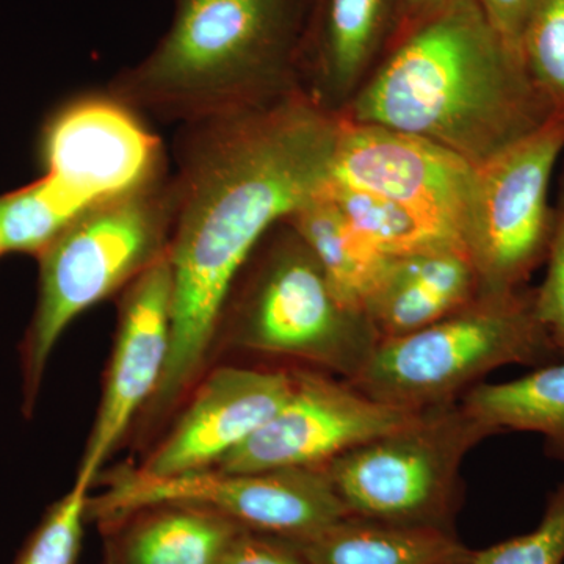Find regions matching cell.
I'll return each instance as SVG.
<instances>
[{"label": "cell", "instance_id": "cell-1", "mask_svg": "<svg viewBox=\"0 0 564 564\" xmlns=\"http://www.w3.org/2000/svg\"><path fill=\"white\" fill-rule=\"evenodd\" d=\"M340 117L306 95L182 126L172 177V348L150 413L195 384L237 278L265 234L332 176Z\"/></svg>", "mask_w": 564, "mask_h": 564}, {"label": "cell", "instance_id": "cell-2", "mask_svg": "<svg viewBox=\"0 0 564 564\" xmlns=\"http://www.w3.org/2000/svg\"><path fill=\"white\" fill-rule=\"evenodd\" d=\"M340 117L413 133L474 166L560 118L478 0H440L406 25Z\"/></svg>", "mask_w": 564, "mask_h": 564}, {"label": "cell", "instance_id": "cell-3", "mask_svg": "<svg viewBox=\"0 0 564 564\" xmlns=\"http://www.w3.org/2000/svg\"><path fill=\"white\" fill-rule=\"evenodd\" d=\"M314 2L174 0L169 31L107 93L139 115L182 126L304 95Z\"/></svg>", "mask_w": 564, "mask_h": 564}, {"label": "cell", "instance_id": "cell-4", "mask_svg": "<svg viewBox=\"0 0 564 564\" xmlns=\"http://www.w3.org/2000/svg\"><path fill=\"white\" fill-rule=\"evenodd\" d=\"M225 328L232 347L296 359L347 381L380 344L367 314L345 302L285 218L237 278L223 313Z\"/></svg>", "mask_w": 564, "mask_h": 564}, {"label": "cell", "instance_id": "cell-5", "mask_svg": "<svg viewBox=\"0 0 564 564\" xmlns=\"http://www.w3.org/2000/svg\"><path fill=\"white\" fill-rule=\"evenodd\" d=\"M172 228V177L165 173L95 204L41 252L39 300L24 340L28 403L35 400L52 351L70 323L162 259Z\"/></svg>", "mask_w": 564, "mask_h": 564}, {"label": "cell", "instance_id": "cell-6", "mask_svg": "<svg viewBox=\"0 0 564 564\" xmlns=\"http://www.w3.org/2000/svg\"><path fill=\"white\" fill-rule=\"evenodd\" d=\"M562 361L534 311V289L478 295L419 332L381 340L348 383L410 411L447 406L508 366Z\"/></svg>", "mask_w": 564, "mask_h": 564}, {"label": "cell", "instance_id": "cell-7", "mask_svg": "<svg viewBox=\"0 0 564 564\" xmlns=\"http://www.w3.org/2000/svg\"><path fill=\"white\" fill-rule=\"evenodd\" d=\"M489 436L491 430L456 402L422 411L325 469L352 518L455 532L464 458Z\"/></svg>", "mask_w": 564, "mask_h": 564}, {"label": "cell", "instance_id": "cell-8", "mask_svg": "<svg viewBox=\"0 0 564 564\" xmlns=\"http://www.w3.org/2000/svg\"><path fill=\"white\" fill-rule=\"evenodd\" d=\"M563 150L564 118H555L475 166L466 251L480 295L521 291L547 261L555 223L549 187Z\"/></svg>", "mask_w": 564, "mask_h": 564}, {"label": "cell", "instance_id": "cell-9", "mask_svg": "<svg viewBox=\"0 0 564 564\" xmlns=\"http://www.w3.org/2000/svg\"><path fill=\"white\" fill-rule=\"evenodd\" d=\"M474 177L473 163L441 144L340 117L332 180L402 204L464 251Z\"/></svg>", "mask_w": 564, "mask_h": 564}, {"label": "cell", "instance_id": "cell-10", "mask_svg": "<svg viewBox=\"0 0 564 564\" xmlns=\"http://www.w3.org/2000/svg\"><path fill=\"white\" fill-rule=\"evenodd\" d=\"M421 413L378 402L347 380L296 372L288 400L273 417L215 467L225 473L325 467Z\"/></svg>", "mask_w": 564, "mask_h": 564}, {"label": "cell", "instance_id": "cell-11", "mask_svg": "<svg viewBox=\"0 0 564 564\" xmlns=\"http://www.w3.org/2000/svg\"><path fill=\"white\" fill-rule=\"evenodd\" d=\"M39 148L44 174L91 206L166 173L161 141L110 93L63 104L44 122Z\"/></svg>", "mask_w": 564, "mask_h": 564}, {"label": "cell", "instance_id": "cell-12", "mask_svg": "<svg viewBox=\"0 0 564 564\" xmlns=\"http://www.w3.org/2000/svg\"><path fill=\"white\" fill-rule=\"evenodd\" d=\"M173 278L169 252L122 291L106 384L76 480L93 486L135 415L158 392L172 348Z\"/></svg>", "mask_w": 564, "mask_h": 564}, {"label": "cell", "instance_id": "cell-13", "mask_svg": "<svg viewBox=\"0 0 564 564\" xmlns=\"http://www.w3.org/2000/svg\"><path fill=\"white\" fill-rule=\"evenodd\" d=\"M292 388L293 373L282 370L218 367L193 393L169 436L135 469L150 477L212 469L273 417Z\"/></svg>", "mask_w": 564, "mask_h": 564}, {"label": "cell", "instance_id": "cell-14", "mask_svg": "<svg viewBox=\"0 0 564 564\" xmlns=\"http://www.w3.org/2000/svg\"><path fill=\"white\" fill-rule=\"evenodd\" d=\"M402 0H315L303 61V91L340 117L402 31Z\"/></svg>", "mask_w": 564, "mask_h": 564}, {"label": "cell", "instance_id": "cell-15", "mask_svg": "<svg viewBox=\"0 0 564 564\" xmlns=\"http://www.w3.org/2000/svg\"><path fill=\"white\" fill-rule=\"evenodd\" d=\"M478 295L469 256L448 248L392 258L364 311L381 343L433 325Z\"/></svg>", "mask_w": 564, "mask_h": 564}, {"label": "cell", "instance_id": "cell-16", "mask_svg": "<svg viewBox=\"0 0 564 564\" xmlns=\"http://www.w3.org/2000/svg\"><path fill=\"white\" fill-rule=\"evenodd\" d=\"M106 564H220L245 529L185 503H159L102 522Z\"/></svg>", "mask_w": 564, "mask_h": 564}, {"label": "cell", "instance_id": "cell-17", "mask_svg": "<svg viewBox=\"0 0 564 564\" xmlns=\"http://www.w3.org/2000/svg\"><path fill=\"white\" fill-rule=\"evenodd\" d=\"M293 544L310 564H462L470 552L451 530L352 516Z\"/></svg>", "mask_w": 564, "mask_h": 564}, {"label": "cell", "instance_id": "cell-18", "mask_svg": "<svg viewBox=\"0 0 564 564\" xmlns=\"http://www.w3.org/2000/svg\"><path fill=\"white\" fill-rule=\"evenodd\" d=\"M325 184L285 220L313 250L345 302L364 311L392 258L351 225Z\"/></svg>", "mask_w": 564, "mask_h": 564}, {"label": "cell", "instance_id": "cell-19", "mask_svg": "<svg viewBox=\"0 0 564 564\" xmlns=\"http://www.w3.org/2000/svg\"><path fill=\"white\" fill-rule=\"evenodd\" d=\"M459 403L494 434H541L547 455L564 463V359L507 383L477 384Z\"/></svg>", "mask_w": 564, "mask_h": 564}, {"label": "cell", "instance_id": "cell-20", "mask_svg": "<svg viewBox=\"0 0 564 564\" xmlns=\"http://www.w3.org/2000/svg\"><path fill=\"white\" fill-rule=\"evenodd\" d=\"M90 207L50 174L0 195V237L6 254L39 258Z\"/></svg>", "mask_w": 564, "mask_h": 564}, {"label": "cell", "instance_id": "cell-21", "mask_svg": "<svg viewBox=\"0 0 564 564\" xmlns=\"http://www.w3.org/2000/svg\"><path fill=\"white\" fill-rule=\"evenodd\" d=\"M325 191L351 225L389 258L448 248L464 251L392 199L334 181L332 176L326 181Z\"/></svg>", "mask_w": 564, "mask_h": 564}, {"label": "cell", "instance_id": "cell-22", "mask_svg": "<svg viewBox=\"0 0 564 564\" xmlns=\"http://www.w3.org/2000/svg\"><path fill=\"white\" fill-rule=\"evenodd\" d=\"M519 54L545 101L556 117L564 118V0H540Z\"/></svg>", "mask_w": 564, "mask_h": 564}, {"label": "cell", "instance_id": "cell-23", "mask_svg": "<svg viewBox=\"0 0 564 564\" xmlns=\"http://www.w3.org/2000/svg\"><path fill=\"white\" fill-rule=\"evenodd\" d=\"M90 489V485L74 481L70 491L44 516L17 564H76Z\"/></svg>", "mask_w": 564, "mask_h": 564}, {"label": "cell", "instance_id": "cell-24", "mask_svg": "<svg viewBox=\"0 0 564 564\" xmlns=\"http://www.w3.org/2000/svg\"><path fill=\"white\" fill-rule=\"evenodd\" d=\"M462 564H564V478L549 496L543 518L532 532L478 551L470 549Z\"/></svg>", "mask_w": 564, "mask_h": 564}, {"label": "cell", "instance_id": "cell-25", "mask_svg": "<svg viewBox=\"0 0 564 564\" xmlns=\"http://www.w3.org/2000/svg\"><path fill=\"white\" fill-rule=\"evenodd\" d=\"M554 210V234L545 261L547 270L540 288L534 289V311L552 347L564 359V166Z\"/></svg>", "mask_w": 564, "mask_h": 564}, {"label": "cell", "instance_id": "cell-26", "mask_svg": "<svg viewBox=\"0 0 564 564\" xmlns=\"http://www.w3.org/2000/svg\"><path fill=\"white\" fill-rule=\"evenodd\" d=\"M220 564H310L291 541L245 530Z\"/></svg>", "mask_w": 564, "mask_h": 564}, {"label": "cell", "instance_id": "cell-27", "mask_svg": "<svg viewBox=\"0 0 564 564\" xmlns=\"http://www.w3.org/2000/svg\"><path fill=\"white\" fill-rule=\"evenodd\" d=\"M494 28L519 52L522 35L540 0H478Z\"/></svg>", "mask_w": 564, "mask_h": 564}, {"label": "cell", "instance_id": "cell-28", "mask_svg": "<svg viewBox=\"0 0 564 564\" xmlns=\"http://www.w3.org/2000/svg\"><path fill=\"white\" fill-rule=\"evenodd\" d=\"M440 0H402L403 3V25L402 31L406 25H410L411 22L421 18L423 13H426L433 6ZM400 31V32H402ZM400 35V33H399Z\"/></svg>", "mask_w": 564, "mask_h": 564}, {"label": "cell", "instance_id": "cell-29", "mask_svg": "<svg viewBox=\"0 0 564 564\" xmlns=\"http://www.w3.org/2000/svg\"><path fill=\"white\" fill-rule=\"evenodd\" d=\"M6 254V250H3L2 237H0V258Z\"/></svg>", "mask_w": 564, "mask_h": 564}]
</instances>
